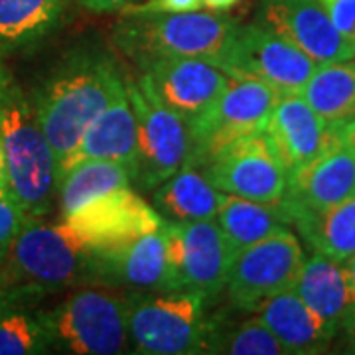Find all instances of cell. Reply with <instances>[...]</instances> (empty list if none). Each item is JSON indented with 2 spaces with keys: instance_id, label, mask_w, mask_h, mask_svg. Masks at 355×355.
Wrapping results in <instances>:
<instances>
[{
  "instance_id": "obj_1",
  "label": "cell",
  "mask_w": 355,
  "mask_h": 355,
  "mask_svg": "<svg viewBox=\"0 0 355 355\" xmlns=\"http://www.w3.org/2000/svg\"><path fill=\"white\" fill-rule=\"evenodd\" d=\"M127 89L109 51L79 48L65 55L34 95V107L60 168L76 150L87 127Z\"/></svg>"
},
{
  "instance_id": "obj_2",
  "label": "cell",
  "mask_w": 355,
  "mask_h": 355,
  "mask_svg": "<svg viewBox=\"0 0 355 355\" xmlns=\"http://www.w3.org/2000/svg\"><path fill=\"white\" fill-rule=\"evenodd\" d=\"M0 144L8 190L28 219L50 216L60 196L58 160L32 99L0 65Z\"/></svg>"
},
{
  "instance_id": "obj_3",
  "label": "cell",
  "mask_w": 355,
  "mask_h": 355,
  "mask_svg": "<svg viewBox=\"0 0 355 355\" xmlns=\"http://www.w3.org/2000/svg\"><path fill=\"white\" fill-rule=\"evenodd\" d=\"M95 253L97 249L62 219L58 223L28 219L6 253L0 291L42 300L53 292L93 284Z\"/></svg>"
},
{
  "instance_id": "obj_4",
  "label": "cell",
  "mask_w": 355,
  "mask_h": 355,
  "mask_svg": "<svg viewBox=\"0 0 355 355\" xmlns=\"http://www.w3.org/2000/svg\"><path fill=\"white\" fill-rule=\"evenodd\" d=\"M113 42L137 67L156 58H198L225 67L239 22L216 12H121Z\"/></svg>"
},
{
  "instance_id": "obj_5",
  "label": "cell",
  "mask_w": 355,
  "mask_h": 355,
  "mask_svg": "<svg viewBox=\"0 0 355 355\" xmlns=\"http://www.w3.org/2000/svg\"><path fill=\"white\" fill-rule=\"evenodd\" d=\"M51 352L114 355L128 345V291L83 284L60 304L40 310Z\"/></svg>"
},
{
  "instance_id": "obj_6",
  "label": "cell",
  "mask_w": 355,
  "mask_h": 355,
  "mask_svg": "<svg viewBox=\"0 0 355 355\" xmlns=\"http://www.w3.org/2000/svg\"><path fill=\"white\" fill-rule=\"evenodd\" d=\"M211 300L193 291H128V340L142 355L205 354Z\"/></svg>"
},
{
  "instance_id": "obj_7",
  "label": "cell",
  "mask_w": 355,
  "mask_h": 355,
  "mask_svg": "<svg viewBox=\"0 0 355 355\" xmlns=\"http://www.w3.org/2000/svg\"><path fill=\"white\" fill-rule=\"evenodd\" d=\"M280 95L253 77H231L225 91L202 116L191 121L186 164L203 168L235 140L263 132Z\"/></svg>"
},
{
  "instance_id": "obj_8",
  "label": "cell",
  "mask_w": 355,
  "mask_h": 355,
  "mask_svg": "<svg viewBox=\"0 0 355 355\" xmlns=\"http://www.w3.org/2000/svg\"><path fill=\"white\" fill-rule=\"evenodd\" d=\"M127 93L137 116L139 137V166L135 186L150 191L174 176L186 164L190 150L188 123L170 111L154 95L148 79H127Z\"/></svg>"
},
{
  "instance_id": "obj_9",
  "label": "cell",
  "mask_w": 355,
  "mask_h": 355,
  "mask_svg": "<svg viewBox=\"0 0 355 355\" xmlns=\"http://www.w3.org/2000/svg\"><path fill=\"white\" fill-rule=\"evenodd\" d=\"M304 257V247L292 227L239 251L231 261L223 288L229 306L249 314L266 298L292 288Z\"/></svg>"
},
{
  "instance_id": "obj_10",
  "label": "cell",
  "mask_w": 355,
  "mask_h": 355,
  "mask_svg": "<svg viewBox=\"0 0 355 355\" xmlns=\"http://www.w3.org/2000/svg\"><path fill=\"white\" fill-rule=\"evenodd\" d=\"M318 64L268 26L253 20L239 24L223 71L253 77L282 95H300Z\"/></svg>"
},
{
  "instance_id": "obj_11",
  "label": "cell",
  "mask_w": 355,
  "mask_h": 355,
  "mask_svg": "<svg viewBox=\"0 0 355 355\" xmlns=\"http://www.w3.org/2000/svg\"><path fill=\"white\" fill-rule=\"evenodd\" d=\"M200 170L219 191L265 203H279L288 182L265 130L231 142Z\"/></svg>"
},
{
  "instance_id": "obj_12",
  "label": "cell",
  "mask_w": 355,
  "mask_h": 355,
  "mask_svg": "<svg viewBox=\"0 0 355 355\" xmlns=\"http://www.w3.org/2000/svg\"><path fill=\"white\" fill-rule=\"evenodd\" d=\"M168 259L178 288L200 292L217 300L227 282L233 254L216 219L191 223H166Z\"/></svg>"
},
{
  "instance_id": "obj_13",
  "label": "cell",
  "mask_w": 355,
  "mask_h": 355,
  "mask_svg": "<svg viewBox=\"0 0 355 355\" xmlns=\"http://www.w3.org/2000/svg\"><path fill=\"white\" fill-rule=\"evenodd\" d=\"M93 284L121 291H180L168 259L164 223L132 241L97 249L93 259Z\"/></svg>"
},
{
  "instance_id": "obj_14",
  "label": "cell",
  "mask_w": 355,
  "mask_h": 355,
  "mask_svg": "<svg viewBox=\"0 0 355 355\" xmlns=\"http://www.w3.org/2000/svg\"><path fill=\"white\" fill-rule=\"evenodd\" d=\"M158 101L188 125L202 116L225 91L229 76L198 58H156L140 67Z\"/></svg>"
},
{
  "instance_id": "obj_15",
  "label": "cell",
  "mask_w": 355,
  "mask_h": 355,
  "mask_svg": "<svg viewBox=\"0 0 355 355\" xmlns=\"http://www.w3.org/2000/svg\"><path fill=\"white\" fill-rule=\"evenodd\" d=\"M254 20L288 40L318 65L355 60V46L343 38L318 0H261Z\"/></svg>"
},
{
  "instance_id": "obj_16",
  "label": "cell",
  "mask_w": 355,
  "mask_h": 355,
  "mask_svg": "<svg viewBox=\"0 0 355 355\" xmlns=\"http://www.w3.org/2000/svg\"><path fill=\"white\" fill-rule=\"evenodd\" d=\"M62 221L95 249L132 241L164 223L153 205L144 202L132 188L105 193L73 214L64 216Z\"/></svg>"
},
{
  "instance_id": "obj_17",
  "label": "cell",
  "mask_w": 355,
  "mask_h": 355,
  "mask_svg": "<svg viewBox=\"0 0 355 355\" xmlns=\"http://www.w3.org/2000/svg\"><path fill=\"white\" fill-rule=\"evenodd\" d=\"M355 196V154L338 137L330 146L304 166L292 170L282 209H324Z\"/></svg>"
},
{
  "instance_id": "obj_18",
  "label": "cell",
  "mask_w": 355,
  "mask_h": 355,
  "mask_svg": "<svg viewBox=\"0 0 355 355\" xmlns=\"http://www.w3.org/2000/svg\"><path fill=\"white\" fill-rule=\"evenodd\" d=\"M265 135L291 174L330 146L338 137V125L320 116L302 95H282L266 123Z\"/></svg>"
},
{
  "instance_id": "obj_19",
  "label": "cell",
  "mask_w": 355,
  "mask_h": 355,
  "mask_svg": "<svg viewBox=\"0 0 355 355\" xmlns=\"http://www.w3.org/2000/svg\"><path fill=\"white\" fill-rule=\"evenodd\" d=\"M83 160H111L128 170L135 182L139 166V137H137V116L128 99L127 89L109 103L83 132L76 150L67 156L60 168V182L71 166Z\"/></svg>"
},
{
  "instance_id": "obj_20",
  "label": "cell",
  "mask_w": 355,
  "mask_h": 355,
  "mask_svg": "<svg viewBox=\"0 0 355 355\" xmlns=\"http://www.w3.org/2000/svg\"><path fill=\"white\" fill-rule=\"evenodd\" d=\"M272 336L282 343L286 355H314L330 349L338 331L326 324L304 300L288 288L254 308Z\"/></svg>"
},
{
  "instance_id": "obj_21",
  "label": "cell",
  "mask_w": 355,
  "mask_h": 355,
  "mask_svg": "<svg viewBox=\"0 0 355 355\" xmlns=\"http://www.w3.org/2000/svg\"><path fill=\"white\" fill-rule=\"evenodd\" d=\"M292 291L338 334L355 308L354 282L345 265L320 253L304 257Z\"/></svg>"
},
{
  "instance_id": "obj_22",
  "label": "cell",
  "mask_w": 355,
  "mask_h": 355,
  "mask_svg": "<svg viewBox=\"0 0 355 355\" xmlns=\"http://www.w3.org/2000/svg\"><path fill=\"white\" fill-rule=\"evenodd\" d=\"M312 253L338 263L355 254V196L324 209H282Z\"/></svg>"
},
{
  "instance_id": "obj_23",
  "label": "cell",
  "mask_w": 355,
  "mask_h": 355,
  "mask_svg": "<svg viewBox=\"0 0 355 355\" xmlns=\"http://www.w3.org/2000/svg\"><path fill=\"white\" fill-rule=\"evenodd\" d=\"M223 196L202 170L182 166L174 176L154 188L153 207L166 223H191L216 219Z\"/></svg>"
},
{
  "instance_id": "obj_24",
  "label": "cell",
  "mask_w": 355,
  "mask_h": 355,
  "mask_svg": "<svg viewBox=\"0 0 355 355\" xmlns=\"http://www.w3.org/2000/svg\"><path fill=\"white\" fill-rule=\"evenodd\" d=\"M69 0H0V62L51 36L64 24Z\"/></svg>"
},
{
  "instance_id": "obj_25",
  "label": "cell",
  "mask_w": 355,
  "mask_h": 355,
  "mask_svg": "<svg viewBox=\"0 0 355 355\" xmlns=\"http://www.w3.org/2000/svg\"><path fill=\"white\" fill-rule=\"evenodd\" d=\"M216 221L233 257L254 243L292 227L280 203L254 202L231 193L223 196Z\"/></svg>"
},
{
  "instance_id": "obj_26",
  "label": "cell",
  "mask_w": 355,
  "mask_h": 355,
  "mask_svg": "<svg viewBox=\"0 0 355 355\" xmlns=\"http://www.w3.org/2000/svg\"><path fill=\"white\" fill-rule=\"evenodd\" d=\"M34 298L0 291V355H36L51 352L50 336Z\"/></svg>"
},
{
  "instance_id": "obj_27",
  "label": "cell",
  "mask_w": 355,
  "mask_h": 355,
  "mask_svg": "<svg viewBox=\"0 0 355 355\" xmlns=\"http://www.w3.org/2000/svg\"><path fill=\"white\" fill-rule=\"evenodd\" d=\"M326 121L342 125L355 119V62L318 65L300 93Z\"/></svg>"
},
{
  "instance_id": "obj_28",
  "label": "cell",
  "mask_w": 355,
  "mask_h": 355,
  "mask_svg": "<svg viewBox=\"0 0 355 355\" xmlns=\"http://www.w3.org/2000/svg\"><path fill=\"white\" fill-rule=\"evenodd\" d=\"M132 186L128 170L111 160H83L71 166L60 182V209L62 217L81 209L89 202L105 193L125 190Z\"/></svg>"
},
{
  "instance_id": "obj_29",
  "label": "cell",
  "mask_w": 355,
  "mask_h": 355,
  "mask_svg": "<svg viewBox=\"0 0 355 355\" xmlns=\"http://www.w3.org/2000/svg\"><path fill=\"white\" fill-rule=\"evenodd\" d=\"M205 354L286 355V349L253 312L239 320H231L225 312H216L211 314Z\"/></svg>"
},
{
  "instance_id": "obj_30",
  "label": "cell",
  "mask_w": 355,
  "mask_h": 355,
  "mask_svg": "<svg viewBox=\"0 0 355 355\" xmlns=\"http://www.w3.org/2000/svg\"><path fill=\"white\" fill-rule=\"evenodd\" d=\"M26 217L22 205L16 202L10 191H0V251L8 253L10 245L18 237V233L26 225Z\"/></svg>"
},
{
  "instance_id": "obj_31",
  "label": "cell",
  "mask_w": 355,
  "mask_h": 355,
  "mask_svg": "<svg viewBox=\"0 0 355 355\" xmlns=\"http://www.w3.org/2000/svg\"><path fill=\"white\" fill-rule=\"evenodd\" d=\"M342 36L355 46V0H318Z\"/></svg>"
},
{
  "instance_id": "obj_32",
  "label": "cell",
  "mask_w": 355,
  "mask_h": 355,
  "mask_svg": "<svg viewBox=\"0 0 355 355\" xmlns=\"http://www.w3.org/2000/svg\"><path fill=\"white\" fill-rule=\"evenodd\" d=\"M202 8L203 0H144L127 10H132V12H196Z\"/></svg>"
},
{
  "instance_id": "obj_33",
  "label": "cell",
  "mask_w": 355,
  "mask_h": 355,
  "mask_svg": "<svg viewBox=\"0 0 355 355\" xmlns=\"http://www.w3.org/2000/svg\"><path fill=\"white\" fill-rule=\"evenodd\" d=\"M76 2L93 12H123L144 0H76Z\"/></svg>"
},
{
  "instance_id": "obj_34",
  "label": "cell",
  "mask_w": 355,
  "mask_h": 355,
  "mask_svg": "<svg viewBox=\"0 0 355 355\" xmlns=\"http://www.w3.org/2000/svg\"><path fill=\"white\" fill-rule=\"evenodd\" d=\"M340 128V137L343 139V142L352 148V153L355 154V119L354 121H347V123H342L338 125Z\"/></svg>"
},
{
  "instance_id": "obj_35",
  "label": "cell",
  "mask_w": 355,
  "mask_h": 355,
  "mask_svg": "<svg viewBox=\"0 0 355 355\" xmlns=\"http://www.w3.org/2000/svg\"><path fill=\"white\" fill-rule=\"evenodd\" d=\"M241 0H203V8L207 10H216V12H223L233 8L235 4H239Z\"/></svg>"
},
{
  "instance_id": "obj_36",
  "label": "cell",
  "mask_w": 355,
  "mask_h": 355,
  "mask_svg": "<svg viewBox=\"0 0 355 355\" xmlns=\"http://www.w3.org/2000/svg\"><path fill=\"white\" fill-rule=\"evenodd\" d=\"M340 334H345V336H347V349H345V352L355 354V314L347 320V324L340 330Z\"/></svg>"
},
{
  "instance_id": "obj_37",
  "label": "cell",
  "mask_w": 355,
  "mask_h": 355,
  "mask_svg": "<svg viewBox=\"0 0 355 355\" xmlns=\"http://www.w3.org/2000/svg\"><path fill=\"white\" fill-rule=\"evenodd\" d=\"M0 191H10L8 190V176H6V162H4L2 144H0Z\"/></svg>"
},
{
  "instance_id": "obj_38",
  "label": "cell",
  "mask_w": 355,
  "mask_h": 355,
  "mask_svg": "<svg viewBox=\"0 0 355 355\" xmlns=\"http://www.w3.org/2000/svg\"><path fill=\"white\" fill-rule=\"evenodd\" d=\"M343 265H345V270H347V275H349V279H352V282H354V288H355V254L354 257H349Z\"/></svg>"
},
{
  "instance_id": "obj_39",
  "label": "cell",
  "mask_w": 355,
  "mask_h": 355,
  "mask_svg": "<svg viewBox=\"0 0 355 355\" xmlns=\"http://www.w3.org/2000/svg\"><path fill=\"white\" fill-rule=\"evenodd\" d=\"M4 259H6V253L0 251V275H2V265H4Z\"/></svg>"
},
{
  "instance_id": "obj_40",
  "label": "cell",
  "mask_w": 355,
  "mask_h": 355,
  "mask_svg": "<svg viewBox=\"0 0 355 355\" xmlns=\"http://www.w3.org/2000/svg\"><path fill=\"white\" fill-rule=\"evenodd\" d=\"M354 314H355V308H354V312H352V316H354ZM352 316H349V318H352ZM349 318H347V320H349ZM345 324H347V322H345ZM345 324H343V326H345Z\"/></svg>"
}]
</instances>
